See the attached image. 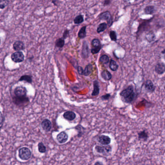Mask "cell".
Wrapping results in <instances>:
<instances>
[{"instance_id":"603a6c76","label":"cell","mask_w":165,"mask_h":165,"mask_svg":"<svg viewBox=\"0 0 165 165\" xmlns=\"http://www.w3.org/2000/svg\"><path fill=\"white\" fill-rule=\"evenodd\" d=\"M19 81H25L28 82L29 84H32V77L30 75H23L20 77V79H19Z\"/></svg>"},{"instance_id":"ba28073f","label":"cell","mask_w":165,"mask_h":165,"mask_svg":"<svg viewBox=\"0 0 165 165\" xmlns=\"http://www.w3.org/2000/svg\"><path fill=\"white\" fill-rule=\"evenodd\" d=\"M144 88L147 92L151 93L154 92L156 89V87L154 86V84H153L152 81L150 79H148L145 81Z\"/></svg>"},{"instance_id":"d6986e66","label":"cell","mask_w":165,"mask_h":165,"mask_svg":"<svg viewBox=\"0 0 165 165\" xmlns=\"http://www.w3.org/2000/svg\"><path fill=\"white\" fill-rule=\"evenodd\" d=\"M101 76L104 80H106V81L110 80L112 77V75L111 73L106 70H104L102 71L101 73Z\"/></svg>"},{"instance_id":"52a82bcc","label":"cell","mask_w":165,"mask_h":165,"mask_svg":"<svg viewBox=\"0 0 165 165\" xmlns=\"http://www.w3.org/2000/svg\"><path fill=\"white\" fill-rule=\"evenodd\" d=\"M11 59L16 63H21L24 60V55L22 51H17L12 54Z\"/></svg>"},{"instance_id":"d6a6232c","label":"cell","mask_w":165,"mask_h":165,"mask_svg":"<svg viewBox=\"0 0 165 165\" xmlns=\"http://www.w3.org/2000/svg\"><path fill=\"white\" fill-rule=\"evenodd\" d=\"M102 48V46L97 47V48H93L91 49V53L93 54H97L100 51L101 49Z\"/></svg>"},{"instance_id":"ffe728a7","label":"cell","mask_w":165,"mask_h":165,"mask_svg":"<svg viewBox=\"0 0 165 165\" xmlns=\"http://www.w3.org/2000/svg\"><path fill=\"white\" fill-rule=\"evenodd\" d=\"M92 71H93V65L91 64H88V65H87L85 69L84 70L82 75L85 76H89L91 74Z\"/></svg>"},{"instance_id":"e0dca14e","label":"cell","mask_w":165,"mask_h":165,"mask_svg":"<svg viewBox=\"0 0 165 165\" xmlns=\"http://www.w3.org/2000/svg\"><path fill=\"white\" fill-rule=\"evenodd\" d=\"M149 136L146 130L141 131L140 132L138 133V139L140 141H146L148 140Z\"/></svg>"},{"instance_id":"9c48e42d","label":"cell","mask_w":165,"mask_h":165,"mask_svg":"<svg viewBox=\"0 0 165 165\" xmlns=\"http://www.w3.org/2000/svg\"><path fill=\"white\" fill-rule=\"evenodd\" d=\"M57 141L61 144L65 143L67 142L68 139V136L67 133L65 132H61L60 133L57 135L56 137Z\"/></svg>"},{"instance_id":"2e32d148","label":"cell","mask_w":165,"mask_h":165,"mask_svg":"<svg viewBox=\"0 0 165 165\" xmlns=\"http://www.w3.org/2000/svg\"><path fill=\"white\" fill-rule=\"evenodd\" d=\"M100 93V87L99 84L97 80H94V90L92 94V96H97Z\"/></svg>"},{"instance_id":"e575fe53","label":"cell","mask_w":165,"mask_h":165,"mask_svg":"<svg viewBox=\"0 0 165 165\" xmlns=\"http://www.w3.org/2000/svg\"><path fill=\"white\" fill-rule=\"evenodd\" d=\"M110 97V94H105L104 96H101V99L103 100H108Z\"/></svg>"},{"instance_id":"484cf974","label":"cell","mask_w":165,"mask_h":165,"mask_svg":"<svg viewBox=\"0 0 165 165\" xmlns=\"http://www.w3.org/2000/svg\"><path fill=\"white\" fill-rule=\"evenodd\" d=\"M99 62L103 63V64L106 65L110 62V58H109V57L107 55H105H105H103L100 58Z\"/></svg>"},{"instance_id":"4fadbf2b","label":"cell","mask_w":165,"mask_h":165,"mask_svg":"<svg viewBox=\"0 0 165 165\" xmlns=\"http://www.w3.org/2000/svg\"><path fill=\"white\" fill-rule=\"evenodd\" d=\"M89 48L88 44L86 41H84L83 46H82V56L84 59H86L89 57Z\"/></svg>"},{"instance_id":"6da1fadb","label":"cell","mask_w":165,"mask_h":165,"mask_svg":"<svg viewBox=\"0 0 165 165\" xmlns=\"http://www.w3.org/2000/svg\"><path fill=\"white\" fill-rule=\"evenodd\" d=\"M134 89V88L133 85H129L121 92V96L123 98V101L126 103H131L134 100L136 94Z\"/></svg>"},{"instance_id":"f35d334b","label":"cell","mask_w":165,"mask_h":165,"mask_svg":"<svg viewBox=\"0 0 165 165\" xmlns=\"http://www.w3.org/2000/svg\"><path fill=\"white\" fill-rule=\"evenodd\" d=\"M94 165H104L102 163V162H99V161H97L94 164Z\"/></svg>"},{"instance_id":"5bb4252c","label":"cell","mask_w":165,"mask_h":165,"mask_svg":"<svg viewBox=\"0 0 165 165\" xmlns=\"http://www.w3.org/2000/svg\"><path fill=\"white\" fill-rule=\"evenodd\" d=\"M63 117L67 120L72 121L76 117V114L73 111H67L65 112L63 115Z\"/></svg>"},{"instance_id":"4dcf8cb0","label":"cell","mask_w":165,"mask_h":165,"mask_svg":"<svg viewBox=\"0 0 165 165\" xmlns=\"http://www.w3.org/2000/svg\"><path fill=\"white\" fill-rule=\"evenodd\" d=\"M92 45L94 46V48H97L99 46H102L101 44L100 41L98 39H94L92 41Z\"/></svg>"},{"instance_id":"7402d4cb","label":"cell","mask_w":165,"mask_h":165,"mask_svg":"<svg viewBox=\"0 0 165 165\" xmlns=\"http://www.w3.org/2000/svg\"><path fill=\"white\" fill-rule=\"evenodd\" d=\"M86 36V26H84L80 29L78 33V37L80 39L84 38Z\"/></svg>"},{"instance_id":"cb8c5ba5","label":"cell","mask_w":165,"mask_h":165,"mask_svg":"<svg viewBox=\"0 0 165 165\" xmlns=\"http://www.w3.org/2000/svg\"><path fill=\"white\" fill-rule=\"evenodd\" d=\"M119 67V65L115 61L111 59L110 62V68L113 71H116L117 70Z\"/></svg>"},{"instance_id":"ab89813d","label":"cell","mask_w":165,"mask_h":165,"mask_svg":"<svg viewBox=\"0 0 165 165\" xmlns=\"http://www.w3.org/2000/svg\"><path fill=\"white\" fill-rule=\"evenodd\" d=\"M1 127H2V123H3V121L2 120H4V118L3 117V115H2V113L1 114Z\"/></svg>"},{"instance_id":"4316f807","label":"cell","mask_w":165,"mask_h":165,"mask_svg":"<svg viewBox=\"0 0 165 165\" xmlns=\"http://www.w3.org/2000/svg\"><path fill=\"white\" fill-rule=\"evenodd\" d=\"M65 44V39L63 38H60L58 39L56 41V46L59 48H62L64 46Z\"/></svg>"},{"instance_id":"ac0fdd59","label":"cell","mask_w":165,"mask_h":165,"mask_svg":"<svg viewBox=\"0 0 165 165\" xmlns=\"http://www.w3.org/2000/svg\"><path fill=\"white\" fill-rule=\"evenodd\" d=\"M156 34L153 31H149L145 35V39L149 42H152L156 39Z\"/></svg>"},{"instance_id":"1f68e13d","label":"cell","mask_w":165,"mask_h":165,"mask_svg":"<svg viewBox=\"0 0 165 165\" xmlns=\"http://www.w3.org/2000/svg\"><path fill=\"white\" fill-rule=\"evenodd\" d=\"M110 37L113 41H116L117 40V36L115 31H111L110 32Z\"/></svg>"},{"instance_id":"7a4b0ae2","label":"cell","mask_w":165,"mask_h":165,"mask_svg":"<svg viewBox=\"0 0 165 165\" xmlns=\"http://www.w3.org/2000/svg\"><path fill=\"white\" fill-rule=\"evenodd\" d=\"M32 152L27 147H22L19 150V156L22 160H28L31 158Z\"/></svg>"},{"instance_id":"f1b7e54d","label":"cell","mask_w":165,"mask_h":165,"mask_svg":"<svg viewBox=\"0 0 165 165\" xmlns=\"http://www.w3.org/2000/svg\"><path fill=\"white\" fill-rule=\"evenodd\" d=\"M76 129L78 131V137H80L84 134L85 131V128L81 125H78L76 127Z\"/></svg>"},{"instance_id":"277c9868","label":"cell","mask_w":165,"mask_h":165,"mask_svg":"<svg viewBox=\"0 0 165 165\" xmlns=\"http://www.w3.org/2000/svg\"><path fill=\"white\" fill-rule=\"evenodd\" d=\"M95 149L97 153L103 154L104 156H108L110 154L112 151V147L110 145H106V146H96L95 147Z\"/></svg>"},{"instance_id":"60d3db41","label":"cell","mask_w":165,"mask_h":165,"mask_svg":"<svg viewBox=\"0 0 165 165\" xmlns=\"http://www.w3.org/2000/svg\"><path fill=\"white\" fill-rule=\"evenodd\" d=\"M162 53L164 55V59L165 60V50H164L163 51H162Z\"/></svg>"},{"instance_id":"f546056e","label":"cell","mask_w":165,"mask_h":165,"mask_svg":"<svg viewBox=\"0 0 165 165\" xmlns=\"http://www.w3.org/2000/svg\"><path fill=\"white\" fill-rule=\"evenodd\" d=\"M38 151L41 153H45L46 152V147L42 142H39L38 144Z\"/></svg>"},{"instance_id":"8fae6325","label":"cell","mask_w":165,"mask_h":165,"mask_svg":"<svg viewBox=\"0 0 165 165\" xmlns=\"http://www.w3.org/2000/svg\"><path fill=\"white\" fill-rule=\"evenodd\" d=\"M41 127L44 131L49 132L52 128V123L48 119H44L41 123Z\"/></svg>"},{"instance_id":"44dd1931","label":"cell","mask_w":165,"mask_h":165,"mask_svg":"<svg viewBox=\"0 0 165 165\" xmlns=\"http://www.w3.org/2000/svg\"><path fill=\"white\" fill-rule=\"evenodd\" d=\"M155 11V7L153 5H148L144 8V12L147 15H152Z\"/></svg>"},{"instance_id":"9a60e30c","label":"cell","mask_w":165,"mask_h":165,"mask_svg":"<svg viewBox=\"0 0 165 165\" xmlns=\"http://www.w3.org/2000/svg\"><path fill=\"white\" fill-rule=\"evenodd\" d=\"M25 48L24 44L20 41H15L13 44V48L16 51H20L24 49Z\"/></svg>"},{"instance_id":"83f0119b","label":"cell","mask_w":165,"mask_h":165,"mask_svg":"<svg viewBox=\"0 0 165 165\" xmlns=\"http://www.w3.org/2000/svg\"><path fill=\"white\" fill-rule=\"evenodd\" d=\"M84 22V18L83 15H79L76 17L74 19V23L76 24H79Z\"/></svg>"},{"instance_id":"836d02e7","label":"cell","mask_w":165,"mask_h":165,"mask_svg":"<svg viewBox=\"0 0 165 165\" xmlns=\"http://www.w3.org/2000/svg\"><path fill=\"white\" fill-rule=\"evenodd\" d=\"M8 1H2L1 0L0 2V8L1 9H3L7 5Z\"/></svg>"},{"instance_id":"b9f144b4","label":"cell","mask_w":165,"mask_h":165,"mask_svg":"<svg viewBox=\"0 0 165 165\" xmlns=\"http://www.w3.org/2000/svg\"><path fill=\"white\" fill-rule=\"evenodd\" d=\"M164 17H165V14H164Z\"/></svg>"},{"instance_id":"3957f363","label":"cell","mask_w":165,"mask_h":165,"mask_svg":"<svg viewBox=\"0 0 165 165\" xmlns=\"http://www.w3.org/2000/svg\"><path fill=\"white\" fill-rule=\"evenodd\" d=\"M13 101L14 104L19 106H25L29 103V99L28 97H13Z\"/></svg>"},{"instance_id":"d4e9b609","label":"cell","mask_w":165,"mask_h":165,"mask_svg":"<svg viewBox=\"0 0 165 165\" xmlns=\"http://www.w3.org/2000/svg\"><path fill=\"white\" fill-rule=\"evenodd\" d=\"M107 27H108V24H106L105 22L101 23L97 27V32L98 33L103 32L106 29Z\"/></svg>"},{"instance_id":"74e56055","label":"cell","mask_w":165,"mask_h":165,"mask_svg":"<svg viewBox=\"0 0 165 165\" xmlns=\"http://www.w3.org/2000/svg\"><path fill=\"white\" fill-rule=\"evenodd\" d=\"M111 2L110 1L106 0L104 2L103 4L104 5H110V3H111Z\"/></svg>"},{"instance_id":"8992f818","label":"cell","mask_w":165,"mask_h":165,"mask_svg":"<svg viewBox=\"0 0 165 165\" xmlns=\"http://www.w3.org/2000/svg\"><path fill=\"white\" fill-rule=\"evenodd\" d=\"M15 96L17 97H26L27 90L23 86H18L14 90Z\"/></svg>"},{"instance_id":"30bf717a","label":"cell","mask_w":165,"mask_h":165,"mask_svg":"<svg viewBox=\"0 0 165 165\" xmlns=\"http://www.w3.org/2000/svg\"><path fill=\"white\" fill-rule=\"evenodd\" d=\"M98 141L101 144L106 146V145H109L110 143L111 139L108 136L103 135L99 137L98 138Z\"/></svg>"},{"instance_id":"7c38bea8","label":"cell","mask_w":165,"mask_h":165,"mask_svg":"<svg viewBox=\"0 0 165 165\" xmlns=\"http://www.w3.org/2000/svg\"><path fill=\"white\" fill-rule=\"evenodd\" d=\"M155 71L158 75H162L165 72V64L163 63H158L155 67Z\"/></svg>"},{"instance_id":"5b68a950","label":"cell","mask_w":165,"mask_h":165,"mask_svg":"<svg viewBox=\"0 0 165 165\" xmlns=\"http://www.w3.org/2000/svg\"><path fill=\"white\" fill-rule=\"evenodd\" d=\"M99 18L101 20H106L108 26L110 27L112 25V18L111 16V14L109 11H105L101 13L99 15Z\"/></svg>"},{"instance_id":"8d00e7d4","label":"cell","mask_w":165,"mask_h":165,"mask_svg":"<svg viewBox=\"0 0 165 165\" xmlns=\"http://www.w3.org/2000/svg\"><path fill=\"white\" fill-rule=\"evenodd\" d=\"M77 72L79 73V74L82 75L83 72H84V69H83L82 67H80V66H78V67H77Z\"/></svg>"},{"instance_id":"d590c367","label":"cell","mask_w":165,"mask_h":165,"mask_svg":"<svg viewBox=\"0 0 165 165\" xmlns=\"http://www.w3.org/2000/svg\"><path fill=\"white\" fill-rule=\"evenodd\" d=\"M69 34V31L68 30H65V32H63V38L64 39L67 38V37H68V36Z\"/></svg>"}]
</instances>
